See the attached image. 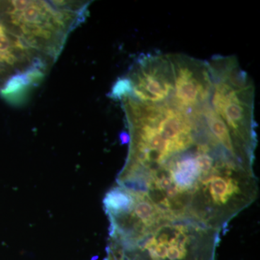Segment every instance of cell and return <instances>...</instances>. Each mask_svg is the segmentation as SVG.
<instances>
[{
    "label": "cell",
    "instance_id": "cell-1",
    "mask_svg": "<svg viewBox=\"0 0 260 260\" xmlns=\"http://www.w3.org/2000/svg\"><path fill=\"white\" fill-rule=\"evenodd\" d=\"M255 152L196 127L129 143L118 184L152 205L155 225L220 233L258 196Z\"/></svg>",
    "mask_w": 260,
    "mask_h": 260
},
{
    "label": "cell",
    "instance_id": "cell-4",
    "mask_svg": "<svg viewBox=\"0 0 260 260\" xmlns=\"http://www.w3.org/2000/svg\"><path fill=\"white\" fill-rule=\"evenodd\" d=\"M119 139L121 144H126V143H129L130 137L129 135L126 132H122L120 135H119Z\"/></svg>",
    "mask_w": 260,
    "mask_h": 260
},
{
    "label": "cell",
    "instance_id": "cell-2",
    "mask_svg": "<svg viewBox=\"0 0 260 260\" xmlns=\"http://www.w3.org/2000/svg\"><path fill=\"white\" fill-rule=\"evenodd\" d=\"M42 65L34 64L24 73H17L3 85L0 95L11 105H19L23 103L32 87L37 86L44 78Z\"/></svg>",
    "mask_w": 260,
    "mask_h": 260
},
{
    "label": "cell",
    "instance_id": "cell-3",
    "mask_svg": "<svg viewBox=\"0 0 260 260\" xmlns=\"http://www.w3.org/2000/svg\"><path fill=\"white\" fill-rule=\"evenodd\" d=\"M132 90L131 83L127 77L119 78L113 85L109 96L115 100H121L129 95Z\"/></svg>",
    "mask_w": 260,
    "mask_h": 260
}]
</instances>
